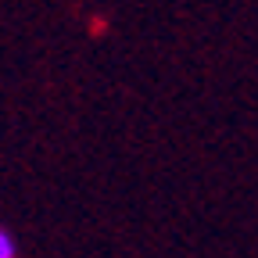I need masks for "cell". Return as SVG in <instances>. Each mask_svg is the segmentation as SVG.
Masks as SVG:
<instances>
[{
  "instance_id": "1",
  "label": "cell",
  "mask_w": 258,
  "mask_h": 258,
  "mask_svg": "<svg viewBox=\"0 0 258 258\" xmlns=\"http://www.w3.org/2000/svg\"><path fill=\"white\" fill-rule=\"evenodd\" d=\"M0 258H18V247H15L8 230H0Z\"/></svg>"
}]
</instances>
